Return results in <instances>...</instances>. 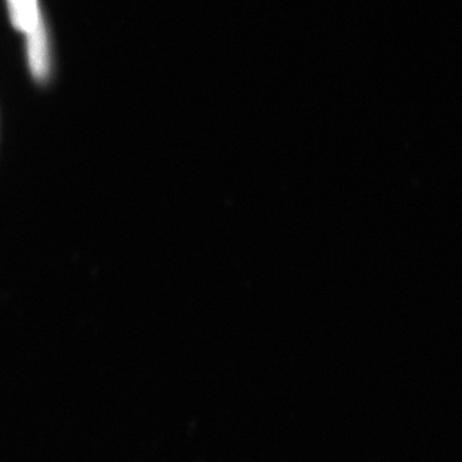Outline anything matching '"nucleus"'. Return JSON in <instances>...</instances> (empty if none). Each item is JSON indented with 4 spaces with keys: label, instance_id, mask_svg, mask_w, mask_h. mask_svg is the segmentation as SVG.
Instances as JSON below:
<instances>
[{
    "label": "nucleus",
    "instance_id": "f257e3e1",
    "mask_svg": "<svg viewBox=\"0 0 462 462\" xmlns=\"http://www.w3.org/2000/svg\"><path fill=\"white\" fill-rule=\"evenodd\" d=\"M27 60L33 78L44 81L50 75L51 54L47 30L42 20L32 30L25 33Z\"/></svg>",
    "mask_w": 462,
    "mask_h": 462
},
{
    "label": "nucleus",
    "instance_id": "f03ea898",
    "mask_svg": "<svg viewBox=\"0 0 462 462\" xmlns=\"http://www.w3.org/2000/svg\"><path fill=\"white\" fill-rule=\"evenodd\" d=\"M9 16L18 32L26 33L42 20L39 0H7Z\"/></svg>",
    "mask_w": 462,
    "mask_h": 462
}]
</instances>
